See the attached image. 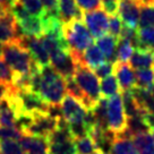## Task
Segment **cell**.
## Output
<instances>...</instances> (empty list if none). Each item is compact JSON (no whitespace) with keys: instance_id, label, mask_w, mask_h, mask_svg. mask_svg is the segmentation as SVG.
<instances>
[{"instance_id":"obj_1","label":"cell","mask_w":154,"mask_h":154,"mask_svg":"<svg viewBox=\"0 0 154 154\" xmlns=\"http://www.w3.org/2000/svg\"><path fill=\"white\" fill-rule=\"evenodd\" d=\"M1 56L17 76L31 75L33 70L41 68L34 60L29 49L22 43L20 38L18 41L2 44Z\"/></svg>"},{"instance_id":"obj_2","label":"cell","mask_w":154,"mask_h":154,"mask_svg":"<svg viewBox=\"0 0 154 154\" xmlns=\"http://www.w3.org/2000/svg\"><path fill=\"white\" fill-rule=\"evenodd\" d=\"M38 93L50 106H60L66 96V79L52 66L41 68Z\"/></svg>"},{"instance_id":"obj_3","label":"cell","mask_w":154,"mask_h":154,"mask_svg":"<svg viewBox=\"0 0 154 154\" xmlns=\"http://www.w3.org/2000/svg\"><path fill=\"white\" fill-rule=\"evenodd\" d=\"M63 33L72 52L84 53L93 43V35L86 27L83 18L75 19L63 25Z\"/></svg>"},{"instance_id":"obj_4","label":"cell","mask_w":154,"mask_h":154,"mask_svg":"<svg viewBox=\"0 0 154 154\" xmlns=\"http://www.w3.org/2000/svg\"><path fill=\"white\" fill-rule=\"evenodd\" d=\"M74 78L76 79L77 84L79 85L83 93L90 101L92 110H93L102 96L100 84H99V77L96 76L95 72H93L91 68L87 67L86 65L78 63Z\"/></svg>"},{"instance_id":"obj_5","label":"cell","mask_w":154,"mask_h":154,"mask_svg":"<svg viewBox=\"0 0 154 154\" xmlns=\"http://www.w3.org/2000/svg\"><path fill=\"white\" fill-rule=\"evenodd\" d=\"M108 124L109 129L116 134H120L126 129L127 116L125 113L120 93H117L108 99Z\"/></svg>"},{"instance_id":"obj_6","label":"cell","mask_w":154,"mask_h":154,"mask_svg":"<svg viewBox=\"0 0 154 154\" xmlns=\"http://www.w3.org/2000/svg\"><path fill=\"white\" fill-rule=\"evenodd\" d=\"M16 88V87H15ZM18 94L20 106H22V115L35 116L38 113H48L50 104L43 100V97L38 93L32 90H18L16 88Z\"/></svg>"},{"instance_id":"obj_7","label":"cell","mask_w":154,"mask_h":154,"mask_svg":"<svg viewBox=\"0 0 154 154\" xmlns=\"http://www.w3.org/2000/svg\"><path fill=\"white\" fill-rule=\"evenodd\" d=\"M58 121H59V118H54L49 113L35 115L33 116V119L24 131V134L48 138L58 127Z\"/></svg>"},{"instance_id":"obj_8","label":"cell","mask_w":154,"mask_h":154,"mask_svg":"<svg viewBox=\"0 0 154 154\" xmlns=\"http://www.w3.org/2000/svg\"><path fill=\"white\" fill-rule=\"evenodd\" d=\"M50 56V61L56 70L65 78L68 77H74L76 72L77 63L75 59L72 58L70 50H65V49H57L49 53Z\"/></svg>"},{"instance_id":"obj_9","label":"cell","mask_w":154,"mask_h":154,"mask_svg":"<svg viewBox=\"0 0 154 154\" xmlns=\"http://www.w3.org/2000/svg\"><path fill=\"white\" fill-rule=\"evenodd\" d=\"M83 20L94 38H101L108 32L109 17L102 8L92 11H85L83 14Z\"/></svg>"},{"instance_id":"obj_10","label":"cell","mask_w":154,"mask_h":154,"mask_svg":"<svg viewBox=\"0 0 154 154\" xmlns=\"http://www.w3.org/2000/svg\"><path fill=\"white\" fill-rule=\"evenodd\" d=\"M60 106L63 111V117L67 120L68 124H76V122L85 121L88 110L77 99L68 94L63 97Z\"/></svg>"},{"instance_id":"obj_11","label":"cell","mask_w":154,"mask_h":154,"mask_svg":"<svg viewBox=\"0 0 154 154\" xmlns=\"http://www.w3.org/2000/svg\"><path fill=\"white\" fill-rule=\"evenodd\" d=\"M20 41L29 50L32 57L34 58V60L36 61V63L40 67L42 68L50 65V56H49V52L47 51L45 47L42 43L41 38H38V36L22 35Z\"/></svg>"},{"instance_id":"obj_12","label":"cell","mask_w":154,"mask_h":154,"mask_svg":"<svg viewBox=\"0 0 154 154\" xmlns=\"http://www.w3.org/2000/svg\"><path fill=\"white\" fill-rule=\"evenodd\" d=\"M140 5L137 0H120L118 15L125 26L137 29L140 22Z\"/></svg>"},{"instance_id":"obj_13","label":"cell","mask_w":154,"mask_h":154,"mask_svg":"<svg viewBox=\"0 0 154 154\" xmlns=\"http://www.w3.org/2000/svg\"><path fill=\"white\" fill-rule=\"evenodd\" d=\"M113 72L116 74V77L118 79V83L120 85L121 91L131 90L134 86H136V76L135 72L129 63L116 61Z\"/></svg>"},{"instance_id":"obj_14","label":"cell","mask_w":154,"mask_h":154,"mask_svg":"<svg viewBox=\"0 0 154 154\" xmlns=\"http://www.w3.org/2000/svg\"><path fill=\"white\" fill-rule=\"evenodd\" d=\"M83 14L76 0H59V18L63 25L83 18Z\"/></svg>"},{"instance_id":"obj_15","label":"cell","mask_w":154,"mask_h":154,"mask_svg":"<svg viewBox=\"0 0 154 154\" xmlns=\"http://www.w3.org/2000/svg\"><path fill=\"white\" fill-rule=\"evenodd\" d=\"M20 145L24 149V152L31 154H42L48 153L49 142L47 138L36 137L32 135L24 134L23 137L19 140Z\"/></svg>"},{"instance_id":"obj_16","label":"cell","mask_w":154,"mask_h":154,"mask_svg":"<svg viewBox=\"0 0 154 154\" xmlns=\"http://www.w3.org/2000/svg\"><path fill=\"white\" fill-rule=\"evenodd\" d=\"M116 135L117 137L113 142L110 154H138V149L135 147L131 135L127 131V129Z\"/></svg>"},{"instance_id":"obj_17","label":"cell","mask_w":154,"mask_h":154,"mask_svg":"<svg viewBox=\"0 0 154 154\" xmlns=\"http://www.w3.org/2000/svg\"><path fill=\"white\" fill-rule=\"evenodd\" d=\"M131 68H154V49H136L129 60Z\"/></svg>"},{"instance_id":"obj_18","label":"cell","mask_w":154,"mask_h":154,"mask_svg":"<svg viewBox=\"0 0 154 154\" xmlns=\"http://www.w3.org/2000/svg\"><path fill=\"white\" fill-rule=\"evenodd\" d=\"M19 29L23 35L26 36H42L43 35V25L41 17L31 15L29 18L24 19L22 22H17Z\"/></svg>"},{"instance_id":"obj_19","label":"cell","mask_w":154,"mask_h":154,"mask_svg":"<svg viewBox=\"0 0 154 154\" xmlns=\"http://www.w3.org/2000/svg\"><path fill=\"white\" fill-rule=\"evenodd\" d=\"M0 127L17 128V117L8 94L0 102Z\"/></svg>"},{"instance_id":"obj_20","label":"cell","mask_w":154,"mask_h":154,"mask_svg":"<svg viewBox=\"0 0 154 154\" xmlns=\"http://www.w3.org/2000/svg\"><path fill=\"white\" fill-rule=\"evenodd\" d=\"M96 44L103 52V54L106 56V58H108L109 61H112V63L117 61L116 47L118 44V38H116L111 34H104L101 38H96Z\"/></svg>"},{"instance_id":"obj_21","label":"cell","mask_w":154,"mask_h":154,"mask_svg":"<svg viewBox=\"0 0 154 154\" xmlns=\"http://www.w3.org/2000/svg\"><path fill=\"white\" fill-rule=\"evenodd\" d=\"M83 61L88 68L95 69L97 66L106 61V56L97 45H91L83 53Z\"/></svg>"},{"instance_id":"obj_22","label":"cell","mask_w":154,"mask_h":154,"mask_svg":"<svg viewBox=\"0 0 154 154\" xmlns=\"http://www.w3.org/2000/svg\"><path fill=\"white\" fill-rule=\"evenodd\" d=\"M48 154H78L75 138L49 143Z\"/></svg>"},{"instance_id":"obj_23","label":"cell","mask_w":154,"mask_h":154,"mask_svg":"<svg viewBox=\"0 0 154 154\" xmlns=\"http://www.w3.org/2000/svg\"><path fill=\"white\" fill-rule=\"evenodd\" d=\"M122 96V104L125 109V113L127 117H135V116H143L145 113L144 111L140 110L136 100L134 99V95L131 93V90L121 92Z\"/></svg>"},{"instance_id":"obj_24","label":"cell","mask_w":154,"mask_h":154,"mask_svg":"<svg viewBox=\"0 0 154 154\" xmlns=\"http://www.w3.org/2000/svg\"><path fill=\"white\" fill-rule=\"evenodd\" d=\"M22 35L23 34H22L18 26L13 27L0 18V42L8 43V42L18 41Z\"/></svg>"},{"instance_id":"obj_25","label":"cell","mask_w":154,"mask_h":154,"mask_svg":"<svg viewBox=\"0 0 154 154\" xmlns=\"http://www.w3.org/2000/svg\"><path fill=\"white\" fill-rule=\"evenodd\" d=\"M127 131L131 135V137L137 134L151 131L147 124L145 122L143 116H135V117H127Z\"/></svg>"},{"instance_id":"obj_26","label":"cell","mask_w":154,"mask_h":154,"mask_svg":"<svg viewBox=\"0 0 154 154\" xmlns=\"http://www.w3.org/2000/svg\"><path fill=\"white\" fill-rule=\"evenodd\" d=\"M100 90H101V95L103 97H106V99L111 97L117 93H119L120 85L118 83L117 77L113 76V75H110V76L102 78L101 84H100Z\"/></svg>"},{"instance_id":"obj_27","label":"cell","mask_w":154,"mask_h":154,"mask_svg":"<svg viewBox=\"0 0 154 154\" xmlns=\"http://www.w3.org/2000/svg\"><path fill=\"white\" fill-rule=\"evenodd\" d=\"M135 147L138 149V152H145L149 149H154V137L152 131L137 134L131 137Z\"/></svg>"},{"instance_id":"obj_28","label":"cell","mask_w":154,"mask_h":154,"mask_svg":"<svg viewBox=\"0 0 154 154\" xmlns=\"http://www.w3.org/2000/svg\"><path fill=\"white\" fill-rule=\"evenodd\" d=\"M134 53V45L129 40L124 38H118L117 44V61L127 63Z\"/></svg>"},{"instance_id":"obj_29","label":"cell","mask_w":154,"mask_h":154,"mask_svg":"<svg viewBox=\"0 0 154 154\" xmlns=\"http://www.w3.org/2000/svg\"><path fill=\"white\" fill-rule=\"evenodd\" d=\"M136 86L149 88L154 84V69L153 68H140L135 70Z\"/></svg>"},{"instance_id":"obj_30","label":"cell","mask_w":154,"mask_h":154,"mask_svg":"<svg viewBox=\"0 0 154 154\" xmlns=\"http://www.w3.org/2000/svg\"><path fill=\"white\" fill-rule=\"evenodd\" d=\"M138 26L140 29L154 26V2L144 4L140 6Z\"/></svg>"},{"instance_id":"obj_31","label":"cell","mask_w":154,"mask_h":154,"mask_svg":"<svg viewBox=\"0 0 154 154\" xmlns=\"http://www.w3.org/2000/svg\"><path fill=\"white\" fill-rule=\"evenodd\" d=\"M137 34L140 40L137 49H154V26L140 29Z\"/></svg>"},{"instance_id":"obj_32","label":"cell","mask_w":154,"mask_h":154,"mask_svg":"<svg viewBox=\"0 0 154 154\" xmlns=\"http://www.w3.org/2000/svg\"><path fill=\"white\" fill-rule=\"evenodd\" d=\"M0 154H24V149L16 140H0Z\"/></svg>"},{"instance_id":"obj_33","label":"cell","mask_w":154,"mask_h":154,"mask_svg":"<svg viewBox=\"0 0 154 154\" xmlns=\"http://www.w3.org/2000/svg\"><path fill=\"white\" fill-rule=\"evenodd\" d=\"M15 77H16L15 72L11 70V68L7 65L5 60L0 57V83L7 84L9 86H14Z\"/></svg>"},{"instance_id":"obj_34","label":"cell","mask_w":154,"mask_h":154,"mask_svg":"<svg viewBox=\"0 0 154 154\" xmlns=\"http://www.w3.org/2000/svg\"><path fill=\"white\" fill-rule=\"evenodd\" d=\"M75 142H76L78 154H92L94 151L97 149L91 136H85L83 138H78V140H75Z\"/></svg>"},{"instance_id":"obj_35","label":"cell","mask_w":154,"mask_h":154,"mask_svg":"<svg viewBox=\"0 0 154 154\" xmlns=\"http://www.w3.org/2000/svg\"><path fill=\"white\" fill-rule=\"evenodd\" d=\"M29 13L33 16L42 17L44 15V7L42 4V0H19Z\"/></svg>"},{"instance_id":"obj_36","label":"cell","mask_w":154,"mask_h":154,"mask_svg":"<svg viewBox=\"0 0 154 154\" xmlns=\"http://www.w3.org/2000/svg\"><path fill=\"white\" fill-rule=\"evenodd\" d=\"M122 20H121L120 16L117 15H111L109 17V27H108V31L111 35H113L116 38H119L121 34V31H122Z\"/></svg>"},{"instance_id":"obj_37","label":"cell","mask_w":154,"mask_h":154,"mask_svg":"<svg viewBox=\"0 0 154 154\" xmlns=\"http://www.w3.org/2000/svg\"><path fill=\"white\" fill-rule=\"evenodd\" d=\"M24 133L16 127H0V140H20Z\"/></svg>"},{"instance_id":"obj_38","label":"cell","mask_w":154,"mask_h":154,"mask_svg":"<svg viewBox=\"0 0 154 154\" xmlns=\"http://www.w3.org/2000/svg\"><path fill=\"white\" fill-rule=\"evenodd\" d=\"M113 67H115V63L108 60V61H104L103 63H101L100 66H97L94 69V72H95V75L99 78H104V77L110 76L111 74H112Z\"/></svg>"},{"instance_id":"obj_39","label":"cell","mask_w":154,"mask_h":154,"mask_svg":"<svg viewBox=\"0 0 154 154\" xmlns=\"http://www.w3.org/2000/svg\"><path fill=\"white\" fill-rule=\"evenodd\" d=\"M77 5L84 11H92V10L102 8L101 0H76Z\"/></svg>"},{"instance_id":"obj_40","label":"cell","mask_w":154,"mask_h":154,"mask_svg":"<svg viewBox=\"0 0 154 154\" xmlns=\"http://www.w3.org/2000/svg\"><path fill=\"white\" fill-rule=\"evenodd\" d=\"M102 9L108 15H117L119 10V2L120 0H101Z\"/></svg>"},{"instance_id":"obj_41","label":"cell","mask_w":154,"mask_h":154,"mask_svg":"<svg viewBox=\"0 0 154 154\" xmlns=\"http://www.w3.org/2000/svg\"><path fill=\"white\" fill-rule=\"evenodd\" d=\"M44 13L59 17V0H42Z\"/></svg>"},{"instance_id":"obj_42","label":"cell","mask_w":154,"mask_h":154,"mask_svg":"<svg viewBox=\"0 0 154 154\" xmlns=\"http://www.w3.org/2000/svg\"><path fill=\"white\" fill-rule=\"evenodd\" d=\"M10 88H11V86H9V85L4 84V83H0V102L2 101V99L9 93Z\"/></svg>"},{"instance_id":"obj_43","label":"cell","mask_w":154,"mask_h":154,"mask_svg":"<svg viewBox=\"0 0 154 154\" xmlns=\"http://www.w3.org/2000/svg\"><path fill=\"white\" fill-rule=\"evenodd\" d=\"M10 8L9 7H7L6 5L4 4H0V16H2V15H5L7 11H9Z\"/></svg>"},{"instance_id":"obj_44","label":"cell","mask_w":154,"mask_h":154,"mask_svg":"<svg viewBox=\"0 0 154 154\" xmlns=\"http://www.w3.org/2000/svg\"><path fill=\"white\" fill-rule=\"evenodd\" d=\"M18 0H5V2H6V5L8 6L9 8H11V6H14L16 2H17Z\"/></svg>"},{"instance_id":"obj_45","label":"cell","mask_w":154,"mask_h":154,"mask_svg":"<svg viewBox=\"0 0 154 154\" xmlns=\"http://www.w3.org/2000/svg\"><path fill=\"white\" fill-rule=\"evenodd\" d=\"M140 154H154V149H149V151H145V152H142Z\"/></svg>"},{"instance_id":"obj_46","label":"cell","mask_w":154,"mask_h":154,"mask_svg":"<svg viewBox=\"0 0 154 154\" xmlns=\"http://www.w3.org/2000/svg\"><path fill=\"white\" fill-rule=\"evenodd\" d=\"M92 154H103V153H102L101 151H99V149H96V151H94V152H93V153H92Z\"/></svg>"},{"instance_id":"obj_47","label":"cell","mask_w":154,"mask_h":154,"mask_svg":"<svg viewBox=\"0 0 154 154\" xmlns=\"http://www.w3.org/2000/svg\"><path fill=\"white\" fill-rule=\"evenodd\" d=\"M0 4H4V5H6V2H5V0H0ZM7 6V5H6ZM8 7V6H7Z\"/></svg>"},{"instance_id":"obj_48","label":"cell","mask_w":154,"mask_h":154,"mask_svg":"<svg viewBox=\"0 0 154 154\" xmlns=\"http://www.w3.org/2000/svg\"><path fill=\"white\" fill-rule=\"evenodd\" d=\"M1 51H2V44L0 43V54H1Z\"/></svg>"},{"instance_id":"obj_49","label":"cell","mask_w":154,"mask_h":154,"mask_svg":"<svg viewBox=\"0 0 154 154\" xmlns=\"http://www.w3.org/2000/svg\"><path fill=\"white\" fill-rule=\"evenodd\" d=\"M26 154H31V153H26ZM42 154H48V153H42Z\"/></svg>"},{"instance_id":"obj_50","label":"cell","mask_w":154,"mask_h":154,"mask_svg":"<svg viewBox=\"0 0 154 154\" xmlns=\"http://www.w3.org/2000/svg\"><path fill=\"white\" fill-rule=\"evenodd\" d=\"M153 69H154V68H153Z\"/></svg>"}]
</instances>
